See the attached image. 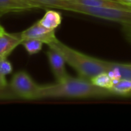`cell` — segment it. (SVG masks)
<instances>
[{"label": "cell", "instance_id": "cell-1", "mask_svg": "<svg viewBox=\"0 0 131 131\" xmlns=\"http://www.w3.org/2000/svg\"><path fill=\"white\" fill-rule=\"evenodd\" d=\"M115 97L111 91L99 88L93 84L91 81L79 78L69 76L61 81L54 84L40 85L38 91L32 100H41L47 98H106Z\"/></svg>", "mask_w": 131, "mask_h": 131}, {"label": "cell", "instance_id": "cell-20", "mask_svg": "<svg viewBox=\"0 0 131 131\" xmlns=\"http://www.w3.org/2000/svg\"><path fill=\"white\" fill-rule=\"evenodd\" d=\"M4 30H5V29L3 28V27H2V25H0V34H1V33H2V32L4 31Z\"/></svg>", "mask_w": 131, "mask_h": 131}, {"label": "cell", "instance_id": "cell-2", "mask_svg": "<svg viewBox=\"0 0 131 131\" xmlns=\"http://www.w3.org/2000/svg\"><path fill=\"white\" fill-rule=\"evenodd\" d=\"M48 46L58 51L63 56L65 62L74 68L82 78L91 81L94 76L106 71L103 59L80 52L66 45L58 39L48 44Z\"/></svg>", "mask_w": 131, "mask_h": 131}, {"label": "cell", "instance_id": "cell-4", "mask_svg": "<svg viewBox=\"0 0 131 131\" xmlns=\"http://www.w3.org/2000/svg\"><path fill=\"white\" fill-rule=\"evenodd\" d=\"M9 86L19 99L25 100H32L40 87L25 71L15 73Z\"/></svg>", "mask_w": 131, "mask_h": 131}, {"label": "cell", "instance_id": "cell-6", "mask_svg": "<svg viewBox=\"0 0 131 131\" xmlns=\"http://www.w3.org/2000/svg\"><path fill=\"white\" fill-rule=\"evenodd\" d=\"M46 54L51 71L57 81H61L68 78L69 75L65 68L66 62L63 56L58 51L50 47H48V50Z\"/></svg>", "mask_w": 131, "mask_h": 131}, {"label": "cell", "instance_id": "cell-21", "mask_svg": "<svg viewBox=\"0 0 131 131\" xmlns=\"http://www.w3.org/2000/svg\"><path fill=\"white\" fill-rule=\"evenodd\" d=\"M125 5H127V4H125ZM127 5V6H128V7L130 8V9L131 10V5Z\"/></svg>", "mask_w": 131, "mask_h": 131}, {"label": "cell", "instance_id": "cell-3", "mask_svg": "<svg viewBox=\"0 0 131 131\" xmlns=\"http://www.w3.org/2000/svg\"><path fill=\"white\" fill-rule=\"evenodd\" d=\"M36 2V1H35ZM40 8H59L75 13L87 15L119 24L131 23V11L115 8H103L88 6L71 1L36 2Z\"/></svg>", "mask_w": 131, "mask_h": 131}, {"label": "cell", "instance_id": "cell-16", "mask_svg": "<svg viewBox=\"0 0 131 131\" xmlns=\"http://www.w3.org/2000/svg\"><path fill=\"white\" fill-rule=\"evenodd\" d=\"M121 25L125 39L131 44V23H123Z\"/></svg>", "mask_w": 131, "mask_h": 131}, {"label": "cell", "instance_id": "cell-12", "mask_svg": "<svg viewBox=\"0 0 131 131\" xmlns=\"http://www.w3.org/2000/svg\"><path fill=\"white\" fill-rule=\"evenodd\" d=\"M91 82L99 88L107 89V90H111L114 85L113 81L111 80V78L109 77V75L106 71L101 72L97 75L94 76V78H92L91 79Z\"/></svg>", "mask_w": 131, "mask_h": 131}, {"label": "cell", "instance_id": "cell-15", "mask_svg": "<svg viewBox=\"0 0 131 131\" xmlns=\"http://www.w3.org/2000/svg\"><path fill=\"white\" fill-rule=\"evenodd\" d=\"M12 71V66L6 58H0V76L5 78V76Z\"/></svg>", "mask_w": 131, "mask_h": 131}, {"label": "cell", "instance_id": "cell-10", "mask_svg": "<svg viewBox=\"0 0 131 131\" xmlns=\"http://www.w3.org/2000/svg\"><path fill=\"white\" fill-rule=\"evenodd\" d=\"M61 14L54 10H47L44 16L38 21L39 24L49 30H55L61 23Z\"/></svg>", "mask_w": 131, "mask_h": 131}, {"label": "cell", "instance_id": "cell-17", "mask_svg": "<svg viewBox=\"0 0 131 131\" xmlns=\"http://www.w3.org/2000/svg\"><path fill=\"white\" fill-rule=\"evenodd\" d=\"M0 85H8L6 79L2 78L1 76H0Z\"/></svg>", "mask_w": 131, "mask_h": 131}, {"label": "cell", "instance_id": "cell-8", "mask_svg": "<svg viewBox=\"0 0 131 131\" xmlns=\"http://www.w3.org/2000/svg\"><path fill=\"white\" fill-rule=\"evenodd\" d=\"M22 42L21 34L8 33L5 30L0 34V58H7L8 54Z\"/></svg>", "mask_w": 131, "mask_h": 131}, {"label": "cell", "instance_id": "cell-13", "mask_svg": "<svg viewBox=\"0 0 131 131\" xmlns=\"http://www.w3.org/2000/svg\"><path fill=\"white\" fill-rule=\"evenodd\" d=\"M43 44L44 43L39 40L29 38L24 40L21 45L24 46V48L29 54H35L38 53L41 50Z\"/></svg>", "mask_w": 131, "mask_h": 131}, {"label": "cell", "instance_id": "cell-11", "mask_svg": "<svg viewBox=\"0 0 131 131\" xmlns=\"http://www.w3.org/2000/svg\"><path fill=\"white\" fill-rule=\"evenodd\" d=\"M111 91L115 97H131V79H121L114 84Z\"/></svg>", "mask_w": 131, "mask_h": 131}, {"label": "cell", "instance_id": "cell-18", "mask_svg": "<svg viewBox=\"0 0 131 131\" xmlns=\"http://www.w3.org/2000/svg\"><path fill=\"white\" fill-rule=\"evenodd\" d=\"M35 1L45 2H60V1H69V0H35Z\"/></svg>", "mask_w": 131, "mask_h": 131}, {"label": "cell", "instance_id": "cell-5", "mask_svg": "<svg viewBox=\"0 0 131 131\" xmlns=\"http://www.w3.org/2000/svg\"><path fill=\"white\" fill-rule=\"evenodd\" d=\"M20 34L22 41L25 39L33 38L39 40L44 44L48 45L58 39L55 35V30H49L41 25L38 21L35 22Z\"/></svg>", "mask_w": 131, "mask_h": 131}, {"label": "cell", "instance_id": "cell-14", "mask_svg": "<svg viewBox=\"0 0 131 131\" xmlns=\"http://www.w3.org/2000/svg\"><path fill=\"white\" fill-rule=\"evenodd\" d=\"M19 99L12 91L9 84L0 85V101H12Z\"/></svg>", "mask_w": 131, "mask_h": 131}, {"label": "cell", "instance_id": "cell-22", "mask_svg": "<svg viewBox=\"0 0 131 131\" xmlns=\"http://www.w3.org/2000/svg\"><path fill=\"white\" fill-rule=\"evenodd\" d=\"M129 64H130V65H131V63H129Z\"/></svg>", "mask_w": 131, "mask_h": 131}, {"label": "cell", "instance_id": "cell-9", "mask_svg": "<svg viewBox=\"0 0 131 131\" xmlns=\"http://www.w3.org/2000/svg\"><path fill=\"white\" fill-rule=\"evenodd\" d=\"M69 1L82 4L84 5H88V6H92V7L115 8L130 10L127 5L122 3L118 0H69Z\"/></svg>", "mask_w": 131, "mask_h": 131}, {"label": "cell", "instance_id": "cell-7", "mask_svg": "<svg viewBox=\"0 0 131 131\" xmlns=\"http://www.w3.org/2000/svg\"><path fill=\"white\" fill-rule=\"evenodd\" d=\"M40 8L34 0H0V16L10 12H21Z\"/></svg>", "mask_w": 131, "mask_h": 131}, {"label": "cell", "instance_id": "cell-19", "mask_svg": "<svg viewBox=\"0 0 131 131\" xmlns=\"http://www.w3.org/2000/svg\"><path fill=\"white\" fill-rule=\"evenodd\" d=\"M120 2H121L124 4H127V5H131V0H118Z\"/></svg>", "mask_w": 131, "mask_h": 131}]
</instances>
